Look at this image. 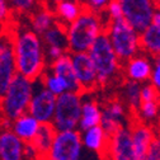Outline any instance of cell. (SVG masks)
<instances>
[{
  "instance_id": "obj_1",
  "label": "cell",
  "mask_w": 160,
  "mask_h": 160,
  "mask_svg": "<svg viewBox=\"0 0 160 160\" xmlns=\"http://www.w3.org/2000/svg\"><path fill=\"white\" fill-rule=\"evenodd\" d=\"M13 52L17 74L32 82L39 79L47 69L45 45L39 34L31 28L12 29Z\"/></svg>"
},
{
  "instance_id": "obj_2",
  "label": "cell",
  "mask_w": 160,
  "mask_h": 160,
  "mask_svg": "<svg viewBox=\"0 0 160 160\" xmlns=\"http://www.w3.org/2000/svg\"><path fill=\"white\" fill-rule=\"evenodd\" d=\"M106 29V23L98 13L85 9L80 15L66 26L68 36V51L72 52H88L93 42L99 34Z\"/></svg>"
},
{
  "instance_id": "obj_3",
  "label": "cell",
  "mask_w": 160,
  "mask_h": 160,
  "mask_svg": "<svg viewBox=\"0 0 160 160\" xmlns=\"http://www.w3.org/2000/svg\"><path fill=\"white\" fill-rule=\"evenodd\" d=\"M94 65L99 87H107L117 82L122 74V62L118 60L106 32L99 34L88 50Z\"/></svg>"
},
{
  "instance_id": "obj_4",
  "label": "cell",
  "mask_w": 160,
  "mask_h": 160,
  "mask_svg": "<svg viewBox=\"0 0 160 160\" xmlns=\"http://www.w3.org/2000/svg\"><path fill=\"white\" fill-rule=\"evenodd\" d=\"M33 84L34 82L19 74L13 78L7 92L0 98V114L3 121L12 122L14 118L28 111L34 92Z\"/></svg>"
},
{
  "instance_id": "obj_5",
  "label": "cell",
  "mask_w": 160,
  "mask_h": 160,
  "mask_svg": "<svg viewBox=\"0 0 160 160\" xmlns=\"http://www.w3.org/2000/svg\"><path fill=\"white\" fill-rule=\"evenodd\" d=\"M109 42L122 64L128 58L141 52L140 47V33L130 26L123 18L109 21L104 29Z\"/></svg>"
},
{
  "instance_id": "obj_6",
  "label": "cell",
  "mask_w": 160,
  "mask_h": 160,
  "mask_svg": "<svg viewBox=\"0 0 160 160\" xmlns=\"http://www.w3.org/2000/svg\"><path fill=\"white\" fill-rule=\"evenodd\" d=\"M82 103L83 93L80 92L68 90L56 97L55 113L51 122L56 131L78 130Z\"/></svg>"
},
{
  "instance_id": "obj_7",
  "label": "cell",
  "mask_w": 160,
  "mask_h": 160,
  "mask_svg": "<svg viewBox=\"0 0 160 160\" xmlns=\"http://www.w3.org/2000/svg\"><path fill=\"white\" fill-rule=\"evenodd\" d=\"M83 144L79 130L56 131L53 141L42 160H80Z\"/></svg>"
},
{
  "instance_id": "obj_8",
  "label": "cell",
  "mask_w": 160,
  "mask_h": 160,
  "mask_svg": "<svg viewBox=\"0 0 160 160\" xmlns=\"http://www.w3.org/2000/svg\"><path fill=\"white\" fill-rule=\"evenodd\" d=\"M122 8V17L138 33L144 31L152 19L158 8L154 0H117Z\"/></svg>"
},
{
  "instance_id": "obj_9",
  "label": "cell",
  "mask_w": 160,
  "mask_h": 160,
  "mask_svg": "<svg viewBox=\"0 0 160 160\" xmlns=\"http://www.w3.org/2000/svg\"><path fill=\"white\" fill-rule=\"evenodd\" d=\"M104 160H140L135 152L130 127H121L109 136V141L104 155Z\"/></svg>"
},
{
  "instance_id": "obj_10",
  "label": "cell",
  "mask_w": 160,
  "mask_h": 160,
  "mask_svg": "<svg viewBox=\"0 0 160 160\" xmlns=\"http://www.w3.org/2000/svg\"><path fill=\"white\" fill-rule=\"evenodd\" d=\"M15 75L17 69L14 62L12 29H9L0 36V98L4 95Z\"/></svg>"
},
{
  "instance_id": "obj_11",
  "label": "cell",
  "mask_w": 160,
  "mask_h": 160,
  "mask_svg": "<svg viewBox=\"0 0 160 160\" xmlns=\"http://www.w3.org/2000/svg\"><path fill=\"white\" fill-rule=\"evenodd\" d=\"M70 55H71L72 69L78 83L80 85V89H82V93L95 90L99 87V84L94 65L88 52H72Z\"/></svg>"
},
{
  "instance_id": "obj_12",
  "label": "cell",
  "mask_w": 160,
  "mask_h": 160,
  "mask_svg": "<svg viewBox=\"0 0 160 160\" xmlns=\"http://www.w3.org/2000/svg\"><path fill=\"white\" fill-rule=\"evenodd\" d=\"M55 106L56 95L41 85L38 90L33 92L27 112L31 113L39 123H51L55 113Z\"/></svg>"
},
{
  "instance_id": "obj_13",
  "label": "cell",
  "mask_w": 160,
  "mask_h": 160,
  "mask_svg": "<svg viewBox=\"0 0 160 160\" xmlns=\"http://www.w3.org/2000/svg\"><path fill=\"white\" fill-rule=\"evenodd\" d=\"M152 61L149 55L138 52L122 64V74L127 80H133L140 84L148 83L151 74Z\"/></svg>"
},
{
  "instance_id": "obj_14",
  "label": "cell",
  "mask_w": 160,
  "mask_h": 160,
  "mask_svg": "<svg viewBox=\"0 0 160 160\" xmlns=\"http://www.w3.org/2000/svg\"><path fill=\"white\" fill-rule=\"evenodd\" d=\"M126 104L121 99H112L102 108L101 125L103 130L111 136L118 128L123 127L126 119Z\"/></svg>"
},
{
  "instance_id": "obj_15",
  "label": "cell",
  "mask_w": 160,
  "mask_h": 160,
  "mask_svg": "<svg viewBox=\"0 0 160 160\" xmlns=\"http://www.w3.org/2000/svg\"><path fill=\"white\" fill-rule=\"evenodd\" d=\"M0 160H24V142L7 125L0 127Z\"/></svg>"
},
{
  "instance_id": "obj_16",
  "label": "cell",
  "mask_w": 160,
  "mask_h": 160,
  "mask_svg": "<svg viewBox=\"0 0 160 160\" xmlns=\"http://www.w3.org/2000/svg\"><path fill=\"white\" fill-rule=\"evenodd\" d=\"M80 137H82L83 148L101 156L104 155L109 141V135L103 130L101 125L80 131Z\"/></svg>"
},
{
  "instance_id": "obj_17",
  "label": "cell",
  "mask_w": 160,
  "mask_h": 160,
  "mask_svg": "<svg viewBox=\"0 0 160 160\" xmlns=\"http://www.w3.org/2000/svg\"><path fill=\"white\" fill-rule=\"evenodd\" d=\"M130 132L135 152L140 160H142L148 152L151 141L155 137V132L146 122L140 121H135L132 123V126L130 127Z\"/></svg>"
},
{
  "instance_id": "obj_18",
  "label": "cell",
  "mask_w": 160,
  "mask_h": 160,
  "mask_svg": "<svg viewBox=\"0 0 160 160\" xmlns=\"http://www.w3.org/2000/svg\"><path fill=\"white\" fill-rule=\"evenodd\" d=\"M48 70L52 71L53 74L58 75L60 78H62L65 80V83L68 84L69 90L82 93V89H80V85L78 83L75 72H74V69H72L70 52H65L62 56H60L58 58L51 61Z\"/></svg>"
},
{
  "instance_id": "obj_19",
  "label": "cell",
  "mask_w": 160,
  "mask_h": 160,
  "mask_svg": "<svg viewBox=\"0 0 160 160\" xmlns=\"http://www.w3.org/2000/svg\"><path fill=\"white\" fill-rule=\"evenodd\" d=\"M39 126H41V123L28 112L18 116L10 122V130L21 138L24 144L32 142V140L36 136Z\"/></svg>"
},
{
  "instance_id": "obj_20",
  "label": "cell",
  "mask_w": 160,
  "mask_h": 160,
  "mask_svg": "<svg viewBox=\"0 0 160 160\" xmlns=\"http://www.w3.org/2000/svg\"><path fill=\"white\" fill-rule=\"evenodd\" d=\"M56 17L51 8L39 4L31 14H29V26L33 32L37 34H43L48 28H51L56 23Z\"/></svg>"
},
{
  "instance_id": "obj_21",
  "label": "cell",
  "mask_w": 160,
  "mask_h": 160,
  "mask_svg": "<svg viewBox=\"0 0 160 160\" xmlns=\"http://www.w3.org/2000/svg\"><path fill=\"white\" fill-rule=\"evenodd\" d=\"M140 47L141 52L149 56L160 57V24L150 23L140 32Z\"/></svg>"
},
{
  "instance_id": "obj_22",
  "label": "cell",
  "mask_w": 160,
  "mask_h": 160,
  "mask_svg": "<svg viewBox=\"0 0 160 160\" xmlns=\"http://www.w3.org/2000/svg\"><path fill=\"white\" fill-rule=\"evenodd\" d=\"M52 10L55 13L56 21L66 27L80 15V13L84 10V5L80 0H62L58 2Z\"/></svg>"
},
{
  "instance_id": "obj_23",
  "label": "cell",
  "mask_w": 160,
  "mask_h": 160,
  "mask_svg": "<svg viewBox=\"0 0 160 160\" xmlns=\"http://www.w3.org/2000/svg\"><path fill=\"white\" fill-rule=\"evenodd\" d=\"M102 118V107L99 106L93 99L83 101L82 103V111H80V119L78 128L79 131L87 130L89 127L97 126L101 123Z\"/></svg>"
},
{
  "instance_id": "obj_24",
  "label": "cell",
  "mask_w": 160,
  "mask_h": 160,
  "mask_svg": "<svg viewBox=\"0 0 160 160\" xmlns=\"http://www.w3.org/2000/svg\"><path fill=\"white\" fill-rule=\"evenodd\" d=\"M55 135H56V130L52 126V123H41L36 136L32 140V144L34 145V148L39 154V160H42L48 152Z\"/></svg>"
},
{
  "instance_id": "obj_25",
  "label": "cell",
  "mask_w": 160,
  "mask_h": 160,
  "mask_svg": "<svg viewBox=\"0 0 160 160\" xmlns=\"http://www.w3.org/2000/svg\"><path fill=\"white\" fill-rule=\"evenodd\" d=\"M41 38L43 41L45 47L53 46V47H60V48L68 51L66 27L61 23L56 22L51 28H48L43 34H41Z\"/></svg>"
},
{
  "instance_id": "obj_26",
  "label": "cell",
  "mask_w": 160,
  "mask_h": 160,
  "mask_svg": "<svg viewBox=\"0 0 160 160\" xmlns=\"http://www.w3.org/2000/svg\"><path fill=\"white\" fill-rule=\"evenodd\" d=\"M38 80H39V83H41V85L45 89H47L50 93H52L56 97L69 90L68 84L65 83V80L62 78H60L58 75L53 74L50 70H45L43 74L39 76Z\"/></svg>"
},
{
  "instance_id": "obj_27",
  "label": "cell",
  "mask_w": 160,
  "mask_h": 160,
  "mask_svg": "<svg viewBox=\"0 0 160 160\" xmlns=\"http://www.w3.org/2000/svg\"><path fill=\"white\" fill-rule=\"evenodd\" d=\"M123 101L132 112H136L141 104V84L126 79L123 84Z\"/></svg>"
},
{
  "instance_id": "obj_28",
  "label": "cell",
  "mask_w": 160,
  "mask_h": 160,
  "mask_svg": "<svg viewBox=\"0 0 160 160\" xmlns=\"http://www.w3.org/2000/svg\"><path fill=\"white\" fill-rule=\"evenodd\" d=\"M159 111H160V102H159V99H155V101L141 102L136 113L138 118L141 119V122H150V121H154L158 117Z\"/></svg>"
},
{
  "instance_id": "obj_29",
  "label": "cell",
  "mask_w": 160,
  "mask_h": 160,
  "mask_svg": "<svg viewBox=\"0 0 160 160\" xmlns=\"http://www.w3.org/2000/svg\"><path fill=\"white\" fill-rule=\"evenodd\" d=\"M13 14L29 15L39 4L41 0H9Z\"/></svg>"
},
{
  "instance_id": "obj_30",
  "label": "cell",
  "mask_w": 160,
  "mask_h": 160,
  "mask_svg": "<svg viewBox=\"0 0 160 160\" xmlns=\"http://www.w3.org/2000/svg\"><path fill=\"white\" fill-rule=\"evenodd\" d=\"M155 99H160V93L152 87V84L150 83L141 84V102L155 101Z\"/></svg>"
},
{
  "instance_id": "obj_31",
  "label": "cell",
  "mask_w": 160,
  "mask_h": 160,
  "mask_svg": "<svg viewBox=\"0 0 160 160\" xmlns=\"http://www.w3.org/2000/svg\"><path fill=\"white\" fill-rule=\"evenodd\" d=\"M80 2L85 9H89L94 13H101L107 8L111 0H80Z\"/></svg>"
},
{
  "instance_id": "obj_32",
  "label": "cell",
  "mask_w": 160,
  "mask_h": 160,
  "mask_svg": "<svg viewBox=\"0 0 160 160\" xmlns=\"http://www.w3.org/2000/svg\"><path fill=\"white\" fill-rule=\"evenodd\" d=\"M142 160H160V136L155 135Z\"/></svg>"
},
{
  "instance_id": "obj_33",
  "label": "cell",
  "mask_w": 160,
  "mask_h": 160,
  "mask_svg": "<svg viewBox=\"0 0 160 160\" xmlns=\"http://www.w3.org/2000/svg\"><path fill=\"white\" fill-rule=\"evenodd\" d=\"M107 17L109 21H114V19H121L122 17V8L119 5V3L117 0H111L109 4L107 5V8L104 9Z\"/></svg>"
},
{
  "instance_id": "obj_34",
  "label": "cell",
  "mask_w": 160,
  "mask_h": 160,
  "mask_svg": "<svg viewBox=\"0 0 160 160\" xmlns=\"http://www.w3.org/2000/svg\"><path fill=\"white\" fill-rule=\"evenodd\" d=\"M149 80H150V84H152V87L160 93V58L159 57H156L155 61L152 62Z\"/></svg>"
},
{
  "instance_id": "obj_35",
  "label": "cell",
  "mask_w": 160,
  "mask_h": 160,
  "mask_svg": "<svg viewBox=\"0 0 160 160\" xmlns=\"http://www.w3.org/2000/svg\"><path fill=\"white\" fill-rule=\"evenodd\" d=\"M13 17L9 0H0V24H7Z\"/></svg>"
},
{
  "instance_id": "obj_36",
  "label": "cell",
  "mask_w": 160,
  "mask_h": 160,
  "mask_svg": "<svg viewBox=\"0 0 160 160\" xmlns=\"http://www.w3.org/2000/svg\"><path fill=\"white\" fill-rule=\"evenodd\" d=\"M65 52V50L60 48V47H53V46H48V47H45V53H46V60L47 61H53V60L58 58L60 56H62Z\"/></svg>"
},
{
  "instance_id": "obj_37",
  "label": "cell",
  "mask_w": 160,
  "mask_h": 160,
  "mask_svg": "<svg viewBox=\"0 0 160 160\" xmlns=\"http://www.w3.org/2000/svg\"><path fill=\"white\" fill-rule=\"evenodd\" d=\"M151 23L154 24H160V8L158 7L152 14V19H151Z\"/></svg>"
},
{
  "instance_id": "obj_38",
  "label": "cell",
  "mask_w": 160,
  "mask_h": 160,
  "mask_svg": "<svg viewBox=\"0 0 160 160\" xmlns=\"http://www.w3.org/2000/svg\"><path fill=\"white\" fill-rule=\"evenodd\" d=\"M58 2H62V0H41V4H43V5H46V7L52 9Z\"/></svg>"
},
{
  "instance_id": "obj_39",
  "label": "cell",
  "mask_w": 160,
  "mask_h": 160,
  "mask_svg": "<svg viewBox=\"0 0 160 160\" xmlns=\"http://www.w3.org/2000/svg\"><path fill=\"white\" fill-rule=\"evenodd\" d=\"M154 2H155L156 7H160V0H154Z\"/></svg>"
},
{
  "instance_id": "obj_40",
  "label": "cell",
  "mask_w": 160,
  "mask_h": 160,
  "mask_svg": "<svg viewBox=\"0 0 160 160\" xmlns=\"http://www.w3.org/2000/svg\"><path fill=\"white\" fill-rule=\"evenodd\" d=\"M159 8H160V7H159Z\"/></svg>"
},
{
  "instance_id": "obj_41",
  "label": "cell",
  "mask_w": 160,
  "mask_h": 160,
  "mask_svg": "<svg viewBox=\"0 0 160 160\" xmlns=\"http://www.w3.org/2000/svg\"><path fill=\"white\" fill-rule=\"evenodd\" d=\"M159 58H160V57H159Z\"/></svg>"
}]
</instances>
